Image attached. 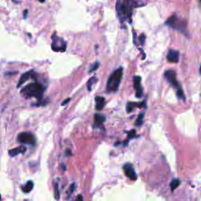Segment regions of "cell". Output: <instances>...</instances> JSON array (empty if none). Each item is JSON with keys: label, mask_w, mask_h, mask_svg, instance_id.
<instances>
[{"label": "cell", "mask_w": 201, "mask_h": 201, "mask_svg": "<svg viewBox=\"0 0 201 201\" xmlns=\"http://www.w3.org/2000/svg\"><path fill=\"white\" fill-rule=\"evenodd\" d=\"M138 0H117L116 4L117 16L121 23L131 22L133 10L137 7Z\"/></svg>", "instance_id": "1"}, {"label": "cell", "mask_w": 201, "mask_h": 201, "mask_svg": "<svg viewBox=\"0 0 201 201\" xmlns=\"http://www.w3.org/2000/svg\"><path fill=\"white\" fill-rule=\"evenodd\" d=\"M45 88L42 84L38 83H32L22 90V94L26 98H36L38 99H41L43 98Z\"/></svg>", "instance_id": "2"}, {"label": "cell", "mask_w": 201, "mask_h": 201, "mask_svg": "<svg viewBox=\"0 0 201 201\" xmlns=\"http://www.w3.org/2000/svg\"><path fill=\"white\" fill-rule=\"evenodd\" d=\"M123 77V68H119L116 69L108 78L107 83V91L108 92H116L119 89V84L121 82Z\"/></svg>", "instance_id": "3"}, {"label": "cell", "mask_w": 201, "mask_h": 201, "mask_svg": "<svg viewBox=\"0 0 201 201\" xmlns=\"http://www.w3.org/2000/svg\"><path fill=\"white\" fill-rule=\"evenodd\" d=\"M166 25H168L170 28H173L174 29H177L178 31H182V32L185 31V27H186L183 21L180 20L176 15H173V16L170 17L166 22Z\"/></svg>", "instance_id": "4"}, {"label": "cell", "mask_w": 201, "mask_h": 201, "mask_svg": "<svg viewBox=\"0 0 201 201\" xmlns=\"http://www.w3.org/2000/svg\"><path fill=\"white\" fill-rule=\"evenodd\" d=\"M52 40L53 43L52 45H51V48L54 51H56V52H58V51H61V52H64L65 51L66 48H67V45H66V43L64 41V39L62 38H60L57 36L56 34H54L52 36Z\"/></svg>", "instance_id": "5"}, {"label": "cell", "mask_w": 201, "mask_h": 201, "mask_svg": "<svg viewBox=\"0 0 201 201\" xmlns=\"http://www.w3.org/2000/svg\"><path fill=\"white\" fill-rule=\"evenodd\" d=\"M17 141L23 144H28L31 146L36 145V138L34 135L30 132L20 133L17 136Z\"/></svg>", "instance_id": "6"}, {"label": "cell", "mask_w": 201, "mask_h": 201, "mask_svg": "<svg viewBox=\"0 0 201 201\" xmlns=\"http://www.w3.org/2000/svg\"><path fill=\"white\" fill-rule=\"evenodd\" d=\"M164 76L165 78L167 79V80L175 88H179L180 86L178 84V81H177V78H176V73H175V71L173 70H167L166 71L165 73H164Z\"/></svg>", "instance_id": "7"}, {"label": "cell", "mask_w": 201, "mask_h": 201, "mask_svg": "<svg viewBox=\"0 0 201 201\" xmlns=\"http://www.w3.org/2000/svg\"><path fill=\"white\" fill-rule=\"evenodd\" d=\"M123 170H124V173L125 175H126V176L127 177V178H129L130 179L133 180V181L137 180V174H136L132 164H129V163L124 164V166H123Z\"/></svg>", "instance_id": "8"}, {"label": "cell", "mask_w": 201, "mask_h": 201, "mask_svg": "<svg viewBox=\"0 0 201 201\" xmlns=\"http://www.w3.org/2000/svg\"><path fill=\"white\" fill-rule=\"evenodd\" d=\"M141 79L140 76L137 75V76L134 77V87L136 90V97L137 98H141L143 93V88L141 87Z\"/></svg>", "instance_id": "9"}, {"label": "cell", "mask_w": 201, "mask_h": 201, "mask_svg": "<svg viewBox=\"0 0 201 201\" xmlns=\"http://www.w3.org/2000/svg\"><path fill=\"white\" fill-rule=\"evenodd\" d=\"M167 61L170 63H177L179 60V52L175 50H170L167 55Z\"/></svg>", "instance_id": "10"}, {"label": "cell", "mask_w": 201, "mask_h": 201, "mask_svg": "<svg viewBox=\"0 0 201 201\" xmlns=\"http://www.w3.org/2000/svg\"><path fill=\"white\" fill-rule=\"evenodd\" d=\"M35 75H36V73H35L34 71L32 70L25 72V73L23 74V75L21 76V78H20L19 82H18V84H17V87H21L22 84H24L25 82H26L27 80L30 79L31 78H35Z\"/></svg>", "instance_id": "11"}, {"label": "cell", "mask_w": 201, "mask_h": 201, "mask_svg": "<svg viewBox=\"0 0 201 201\" xmlns=\"http://www.w3.org/2000/svg\"><path fill=\"white\" fill-rule=\"evenodd\" d=\"M95 102H96V108L97 110L98 111H101V110L103 109V108L105 105V99L103 97H100L98 96L95 98Z\"/></svg>", "instance_id": "12"}, {"label": "cell", "mask_w": 201, "mask_h": 201, "mask_svg": "<svg viewBox=\"0 0 201 201\" xmlns=\"http://www.w3.org/2000/svg\"><path fill=\"white\" fill-rule=\"evenodd\" d=\"M25 152H26V148L25 146H19V147L15 148V149H10L8 152L10 156H15L20 153H25Z\"/></svg>", "instance_id": "13"}, {"label": "cell", "mask_w": 201, "mask_h": 201, "mask_svg": "<svg viewBox=\"0 0 201 201\" xmlns=\"http://www.w3.org/2000/svg\"><path fill=\"white\" fill-rule=\"evenodd\" d=\"M105 116L101 114H95L94 115V124L97 126L102 125L104 122L105 121Z\"/></svg>", "instance_id": "14"}, {"label": "cell", "mask_w": 201, "mask_h": 201, "mask_svg": "<svg viewBox=\"0 0 201 201\" xmlns=\"http://www.w3.org/2000/svg\"><path fill=\"white\" fill-rule=\"evenodd\" d=\"M143 105H144V103H134V102H129V103L127 104V112H132L133 110H134V108H135V107H139V108H141V107H142Z\"/></svg>", "instance_id": "15"}, {"label": "cell", "mask_w": 201, "mask_h": 201, "mask_svg": "<svg viewBox=\"0 0 201 201\" xmlns=\"http://www.w3.org/2000/svg\"><path fill=\"white\" fill-rule=\"evenodd\" d=\"M33 187H34V184L31 181H28V182L26 183V185L22 188V190L24 191V193H28L33 189Z\"/></svg>", "instance_id": "16"}, {"label": "cell", "mask_w": 201, "mask_h": 201, "mask_svg": "<svg viewBox=\"0 0 201 201\" xmlns=\"http://www.w3.org/2000/svg\"><path fill=\"white\" fill-rule=\"evenodd\" d=\"M97 82H98V79H97L95 76L91 77V78L88 80V82H87V87L89 91H90V90H92V87H93V84H96Z\"/></svg>", "instance_id": "17"}, {"label": "cell", "mask_w": 201, "mask_h": 201, "mask_svg": "<svg viewBox=\"0 0 201 201\" xmlns=\"http://www.w3.org/2000/svg\"><path fill=\"white\" fill-rule=\"evenodd\" d=\"M180 183H181V182H180V181L178 179L172 180V182H170V189H171V191L173 192L174 190L175 189L178 188V187L179 186Z\"/></svg>", "instance_id": "18"}, {"label": "cell", "mask_w": 201, "mask_h": 201, "mask_svg": "<svg viewBox=\"0 0 201 201\" xmlns=\"http://www.w3.org/2000/svg\"><path fill=\"white\" fill-rule=\"evenodd\" d=\"M54 197L57 200H58L60 199V196H61V194H60V192H59V186L58 184L55 183L54 184Z\"/></svg>", "instance_id": "19"}, {"label": "cell", "mask_w": 201, "mask_h": 201, "mask_svg": "<svg viewBox=\"0 0 201 201\" xmlns=\"http://www.w3.org/2000/svg\"><path fill=\"white\" fill-rule=\"evenodd\" d=\"M143 117H144V113L142 112V113H141V114H139L138 117H137V120H136V122H135L136 126H140V125L142 123Z\"/></svg>", "instance_id": "20"}, {"label": "cell", "mask_w": 201, "mask_h": 201, "mask_svg": "<svg viewBox=\"0 0 201 201\" xmlns=\"http://www.w3.org/2000/svg\"><path fill=\"white\" fill-rule=\"evenodd\" d=\"M177 96H178L179 98H183V99L185 98L183 90H182V89L181 88V87L177 89Z\"/></svg>", "instance_id": "21"}, {"label": "cell", "mask_w": 201, "mask_h": 201, "mask_svg": "<svg viewBox=\"0 0 201 201\" xmlns=\"http://www.w3.org/2000/svg\"><path fill=\"white\" fill-rule=\"evenodd\" d=\"M98 67H99V62H98V61H97V62L94 63V65H93L91 66V68H90L89 72H94V71H96L97 69H98Z\"/></svg>", "instance_id": "22"}, {"label": "cell", "mask_w": 201, "mask_h": 201, "mask_svg": "<svg viewBox=\"0 0 201 201\" xmlns=\"http://www.w3.org/2000/svg\"><path fill=\"white\" fill-rule=\"evenodd\" d=\"M139 41H140V43L141 45L144 44L145 43V40H146V36H145L144 34H141L140 36V37H139Z\"/></svg>", "instance_id": "23"}, {"label": "cell", "mask_w": 201, "mask_h": 201, "mask_svg": "<svg viewBox=\"0 0 201 201\" xmlns=\"http://www.w3.org/2000/svg\"><path fill=\"white\" fill-rule=\"evenodd\" d=\"M75 184L72 183V185H70V188H69V193H70V194L73 193V192H74V190H75Z\"/></svg>", "instance_id": "24"}, {"label": "cell", "mask_w": 201, "mask_h": 201, "mask_svg": "<svg viewBox=\"0 0 201 201\" xmlns=\"http://www.w3.org/2000/svg\"><path fill=\"white\" fill-rule=\"evenodd\" d=\"M75 201H84V199H83L82 195H79V196H77V198H76V199H75Z\"/></svg>", "instance_id": "25"}, {"label": "cell", "mask_w": 201, "mask_h": 201, "mask_svg": "<svg viewBox=\"0 0 201 201\" xmlns=\"http://www.w3.org/2000/svg\"><path fill=\"white\" fill-rule=\"evenodd\" d=\"M70 98H68V99H66V100H65V101H64V102H62V104H61V105H66V104H67L68 103V102H70Z\"/></svg>", "instance_id": "26"}, {"label": "cell", "mask_w": 201, "mask_h": 201, "mask_svg": "<svg viewBox=\"0 0 201 201\" xmlns=\"http://www.w3.org/2000/svg\"><path fill=\"white\" fill-rule=\"evenodd\" d=\"M27 13H28V10H25V12H24V18H26V17H27Z\"/></svg>", "instance_id": "27"}, {"label": "cell", "mask_w": 201, "mask_h": 201, "mask_svg": "<svg viewBox=\"0 0 201 201\" xmlns=\"http://www.w3.org/2000/svg\"><path fill=\"white\" fill-rule=\"evenodd\" d=\"M67 153H68V154H66V155H67V156H69V155H70V154H71V151H70V150H67Z\"/></svg>", "instance_id": "28"}, {"label": "cell", "mask_w": 201, "mask_h": 201, "mask_svg": "<svg viewBox=\"0 0 201 201\" xmlns=\"http://www.w3.org/2000/svg\"><path fill=\"white\" fill-rule=\"evenodd\" d=\"M38 1H39V2H45V0H38Z\"/></svg>", "instance_id": "29"}, {"label": "cell", "mask_w": 201, "mask_h": 201, "mask_svg": "<svg viewBox=\"0 0 201 201\" xmlns=\"http://www.w3.org/2000/svg\"><path fill=\"white\" fill-rule=\"evenodd\" d=\"M0 201H2V198H1V195H0Z\"/></svg>", "instance_id": "30"}, {"label": "cell", "mask_w": 201, "mask_h": 201, "mask_svg": "<svg viewBox=\"0 0 201 201\" xmlns=\"http://www.w3.org/2000/svg\"><path fill=\"white\" fill-rule=\"evenodd\" d=\"M200 2H201V0H200Z\"/></svg>", "instance_id": "31"}]
</instances>
